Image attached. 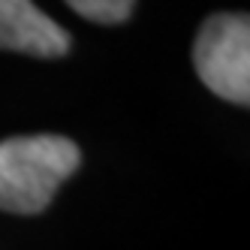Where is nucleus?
I'll use <instances>...</instances> for the list:
<instances>
[{
  "label": "nucleus",
  "instance_id": "nucleus-4",
  "mask_svg": "<svg viewBox=\"0 0 250 250\" xmlns=\"http://www.w3.org/2000/svg\"><path fill=\"white\" fill-rule=\"evenodd\" d=\"M63 3L94 24H124L136 9V0H63Z\"/></svg>",
  "mask_w": 250,
  "mask_h": 250
},
{
  "label": "nucleus",
  "instance_id": "nucleus-2",
  "mask_svg": "<svg viewBox=\"0 0 250 250\" xmlns=\"http://www.w3.org/2000/svg\"><path fill=\"white\" fill-rule=\"evenodd\" d=\"M196 76L214 97L250 105V19L244 12H217L205 19L193 42Z\"/></svg>",
  "mask_w": 250,
  "mask_h": 250
},
{
  "label": "nucleus",
  "instance_id": "nucleus-3",
  "mask_svg": "<svg viewBox=\"0 0 250 250\" xmlns=\"http://www.w3.org/2000/svg\"><path fill=\"white\" fill-rule=\"evenodd\" d=\"M0 48L30 58H66L73 37L33 0H0Z\"/></svg>",
  "mask_w": 250,
  "mask_h": 250
},
{
  "label": "nucleus",
  "instance_id": "nucleus-1",
  "mask_svg": "<svg viewBox=\"0 0 250 250\" xmlns=\"http://www.w3.org/2000/svg\"><path fill=\"white\" fill-rule=\"evenodd\" d=\"M82 166L73 139L55 133L12 136L0 142V211L33 217L42 214L63 181Z\"/></svg>",
  "mask_w": 250,
  "mask_h": 250
}]
</instances>
